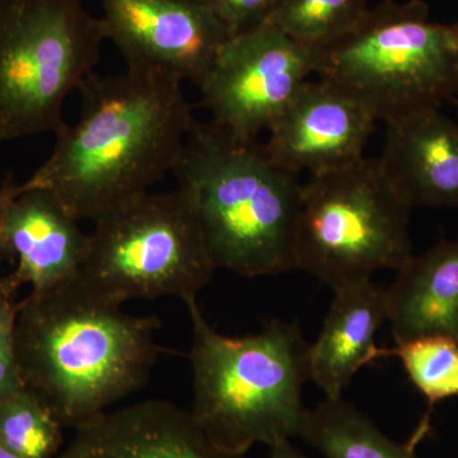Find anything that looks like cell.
Masks as SVG:
<instances>
[{
  "mask_svg": "<svg viewBox=\"0 0 458 458\" xmlns=\"http://www.w3.org/2000/svg\"><path fill=\"white\" fill-rule=\"evenodd\" d=\"M20 286L13 274L0 276V324L16 316L18 303L14 302V294Z\"/></svg>",
  "mask_w": 458,
  "mask_h": 458,
  "instance_id": "24",
  "label": "cell"
},
{
  "mask_svg": "<svg viewBox=\"0 0 458 458\" xmlns=\"http://www.w3.org/2000/svg\"><path fill=\"white\" fill-rule=\"evenodd\" d=\"M315 72V51L267 22L232 36L198 87L210 122L234 140L252 143Z\"/></svg>",
  "mask_w": 458,
  "mask_h": 458,
  "instance_id": "9",
  "label": "cell"
},
{
  "mask_svg": "<svg viewBox=\"0 0 458 458\" xmlns=\"http://www.w3.org/2000/svg\"><path fill=\"white\" fill-rule=\"evenodd\" d=\"M227 27L232 36L269 22L282 0H198Z\"/></svg>",
  "mask_w": 458,
  "mask_h": 458,
  "instance_id": "21",
  "label": "cell"
},
{
  "mask_svg": "<svg viewBox=\"0 0 458 458\" xmlns=\"http://www.w3.org/2000/svg\"><path fill=\"white\" fill-rule=\"evenodd\" d=\"M78 280L96 294L129 300L197 298L214 267L186 190L143 192L96 219Z\"/></svg>",
  "mask_w": 458,
  "mask_h": 458,
  "instance_id": "8",
  "label": "cell"
},
{
  "mask_svg": "<svg viewBox=\"0 0 458 458\" xmlns=\"http://www.w3.org/2000/svg\"><path fill=\"white\" fill-rule=\"evenodd\" d=\"M270 458H309L295 450L289 441L276 443L270 447Z\"/></svg>",
  "mask_w": 458,
  "mask_h": 458,
  "instance_id": "25",
  "label": "cell"
},
{
  "mask_svg": "<svg viewBox=\"0 0 458 458\" xmlns=\"http://www.w3.org/2000/svg\"><path fill=\"white\" fill-rule=\"evenodd\" d=\"M378 122L360 98L327 80L307 81L270 126L262 144L274 162L300 176L336 170L363 158Z\"/></svg>",
  "mask_w": 458,
  "mask_h": 458,
  "instance_id": "11",
  "label": "cell"
},
{
  "mask_svg": "<svg viewBox=\"0 0 458 458\" xmlns=\"http://www.w3.org/2000/svg\"><path fill=\"white\" fill-rule=\"evenodd\" d=\"M386 294L394 343L433 335L458 343V240L412 255Z\"/></svg>",
  "mask_w": 458,
  "mask_h": 458,
  "instance_id": "16",
  "label": "cell"
},
{
  "mask_svg": "<svg viewBox=\"0 0 458 458\" xmlns=\"http://www.w3.org/2000/svg\"><path fill=\"white\" fill-rule=\"evenodd\" d=\"M452 104H454V106H456L458 108V98L454 99V101L452 102Z\"/></svg>",
  "mask_w": 458,
  "mask_h": 458,
  "instance_id": "27",
  "label": "cell"
},
{
  "mask_svg": "<svg viewBox=\"0 0 458 458\" xmlns=\"http://www.w3.org/2000/svg\"><path fill=\"white\" fill-rule=\"evenodd\" d=\"M14 318L0 324V403L25 387L14 351Z\"/></svg>",
  "mask_w": 458,
  "mask_h": 458,
  "instance_id": "22",
  "label": "cell"
},
{
  "mask_svg": "<svg viewBox=\"0 0 458 458\" xmlns=\"http://www.w3.org/2000/svg\"><path fill=\"white\" fill-rule=\"evenodd\" d=\"M105 40L83 0H0V143L56 134Z\"/></svg>",
  "mask_w": 458,
  "mask_h": 458,
  "instance_id": "6",
  "label": "cell"
},
{
  "mask_svg": "<svg viewBox=\"0 0 458 458\" xmlns=\"http://www.w3.org/2000/svg\"><path fill=\"white\" fill-rule=\"evenodd\" d=\"M47 190H22L9 203L4 236L17 261L13 276L32 292H44L80 276L89 234Z\"/></svg>",
  "mask_w": 458,
  "mask_h": 458,
  "instance_id": "14",
  "label": "cell"
},
{
  "mask_svg": "<svg viewBox=\"0 0 458 458\" xmlns=\"http://www.w3.org/2000/svg\"><path fill=\"white\" fill-rule=\"evenodd\" d=\"M397 358L406 376L427 401L421 420L430 423L437 403L458 397V343L433 335L394 343L384 348V358Z\"/></svg>",
  "mask_w": 458,
  "mask_h": 458,
  "instance_id": "18",
  "label": "cell"
},
{
  "mask_svg": "<svg viewBox=\"0 0 458 458\" xmlns=\"http://www.w3.org/2000/svg\"><path fill=\"white\" fill-rule=\"evenodd\" d=\"M379 164L410 208H458V123L427 108L386 120Z\"/></svg>",
  "mask_w": 458,
  "mask_h": 458,
  "instance_id": "13",
  "label": "cell"
},
{
  "mask_svg": "<svg viewBox=\"0 0 458 458\" xmlns=\"http://www.w3.org/2000/svg\"><path fill=\"white\" fill-rule=\"evenodd\" d=\"M369 9L367 0H282L269 22L318 51L351 32Z\"/></svg>",
  "mask_w": 458,
  "mask_h": 458,
  "instance_id": "19",
  "label": "cell"
},
{
  "mask_svg": "<svg viewBox=\"0 0 458 458\" xmlns=\"http://www.w3.org/2000/svg\"><path fill=\"white\" fill-rule=\"evenodd\" d=\"M318 339L309 345V377L327 399H342L364 366L384 358L376 334L387 319V294L372 280L335 289Z\"/></svg>",
  "mask_w": 458,
  "mask_h": 458,
  "instance_id": "15",
  "label": "cell"
},
{
  "mask_svg": "<svg viewBox=\"0 0 458 458\" xmlns=\"http://www.w3.org/2000/svg\"><path fill=\"white\" fill-rule=\"evenodd\" d=\"M195 209L214 267L246 278L295 269L300 176L213 122H195L174 172Z\"/></svg>",
  "mask_w": 458,
  "mask_h": 458,
  "instance_id": "3",
  "label": "cell"
},
{
  "mask_svg": "<svg viewBox=\"0 0 458 458\" xmlns=\"http://www.w3.org/2000/svg\"><path fill=\"white\" fill-rule=\"evenodd\" d=\"M430 429V424L420 420L408 442H394L342 397L325 399L307 410L298 437L325 458H419V443Z\"/></svg>",
  "mask_w": 458,
  "mask_h": 458,
  "instance_id": "17",
  "label": "cell"
},
{
  "mask_svg": "<svg viewBox=\"0 0 458 458\" xmlns=\"http://www.w3.org/2000/svg\"><path fill=\"white\" fill-rule=\"evenodd\" d=\"M410 210L378 158L311 174L302 186L295 269L335 289L412 258Z\"/></svg>",
  "mask_w": 458,
  "mask_h": 458,
  "instance_id": "7",
  "label": "cell"
},
{
  "mask_svg": "<svg viewBox=\"0 0 458 458\" xmlns=\"http://www.w3.org/2000/svg\"><path fill=\"white\" fill-rule=\"evenodd\" d=\"M59 458H242L219 450L174 403L149 400L104 411L74 428Z\"/></svg>",
  "mask_w": 458,
  "mask_h": 458,
  "instance_id": "12",
  "label": "cell"
},
{
  "mask_svg": "<svg viewBox=\"0 0 458 458\" xmlns=\"http://www.w3.org/2000/svg\"><path fill=\"white\" fill-rule=\"evenodd\" d=\"M20 194V183L16 182L12 172L5 174L0 183V261L14 262L13 256L9 251L4 236V216L9 203Z\"/></svg>",
  "mask_w": 458,
  "mask_h": 458,
  "instance_id": "23",
  "label": "cell"
},
{
  "mask_svg": "<svg viewBox=\"0 0 458 458\" xmlns=\"http://www.w3.org/2000/svg\"><path fill=\"white\" fill-rule=\"evenodd\" d=\"M0 458H20L13 452L7 450V448L0 445Z\"/></svg>",
  "mask_w": 458,
  "mask_h": 458,
  "instance_id": "26",
  "label": "cell"
},
{
  "mask_svg": "<svg viewBox=\"0 0 458 458\" xmlns=\"http://www.w3.org/2000/svg\"><path fill=\"white\" fill-rule=\"evenodd\" d=\"M81 114L21 189L47 190L77 221L96 219L174 172L195 120L177 78L126 68L92 73Z\"/></svg>",
  "mask_w": 458,
  "mask_h": 458,
  "instance_id": "1",
  "label": "cell"
},
{
  "mask_svg": "<svg viewBox=\"0 0 458 458\" xmlns=\"http://www.w3.org/2000/svg\"><path fill=\"white\" fill-rule=\"evenodd\" d=\"M107 40L128 68L201 83L232 38L198 0H102Z\"/></svg>",
  "mask_w": 458,
  "mask_h": 458,
  "instance_id": "10",
  "label": "cell"
},
{
  "mask_svg": "<svg viewBox=\"0 0 458 458\" xmlns=\"http://www.w3.org/2000/svg\"><path fill=\"white\" fill-rule=\"evenodd\" d=\"M63 426L53 410L29 387L0 403V445L20 458H54Z\"/></svg>",
  "mask_w": 458,
  "mask_h": 458,
  "instance_id": "20",
  "label": "cell"
},
{
  "mask_svg": "<svg viewBox=\"0 0 458 458\" xmlns=\"http://www.w3.org/2000/svg\"><path fill=\"white\" fill-rule=\"evenodd\" d=\"M315 53V73L384 122L458 98V21L432 22L421 0H384L351 32Z\"/></svg>",
  "mask_w": 458,
  "mask_h": 458,
  "instance_id": "5",
  "label": "cell"
},
{
  "mask_svg": "<svg viewBox=\"0 0 458 458\" xmlns=\"http://www.w3.org/2000/svg\"><path fill=\"white\" fill-rule=\"evenodd\" d=\"M191 321L195 423L219 450L243 456L255 443L300 436L309 344L295 322L273 319L252 335H222L197 298L185 301Z\"/></svg>",
  "mask_w": 458,
  "mask_h": 458,
  "instance_id": "4",
  "label": "cell"
},
{
  "mask_svg": "<svg viewBox=\"0 0 458 458\" xmlns=\"http://www.w3.org/2000/svg\"><path fill=\"white\" fill-rule=\"evenodd\" d=\"M156 315L134 316L80 280L18 303L14 351L26 387L77 428L147 385L164 348Z\"/></svg>",
  "mask_w": 458,
  "mask_h": 458,
  "instance_id": "2",
  "label": "cell"
}]
</instances>
